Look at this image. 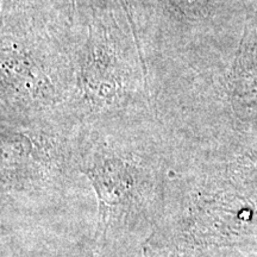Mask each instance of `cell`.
<instances>
[{
	"mask_svg": "<svg viewBox=\"0 0 257 257\" xmlns=\"http://www.w3.org/2000/svg\"><path fill=\"white\" fill-rule=\"evenodd\" d=\"M38 32L28 29H3V93L24 101H53L57 86L66 76L74 78L73 66H59L48 42L38 40Z\"/></svg>",
	"mask_w": 257,
	"mask_h": 257,
	"instance_id": "1",
	"label": "cell"
},
{
	"mask_svg": "<svg viewBox=\"0 0 257 257\" xmlns=\"http://www.w3.org/2000/svg\"><path fill=\"white\" fill-rule=\"evenodd\" d=\"M101 22L89 25L87 41L73 60L75 86L80 95L96 107L108 106L123 95L130 76L128 59L117 32Z\"/></svg>",
	"mask_w": 257,
	"mask_h": 257,
	"instance_id": "2",
	"label": "cell"
},
{
	"mask_svg": "<svg viewBox=\"0 0 257 257\" xmlns=\"http://www.w3.org/2000/svg\"><path fill=\"white\" fill-rule=\"evenodd\" d=\"M82 173L94 188L99 201V229L120 208L130 205L137 188L134 166L119 157H95Z\"/></svg>",
	"mask_w": 257,
	"mask_h": 257,
	"instance_id": "3",
	"label": "cell"
}]
</instances>
